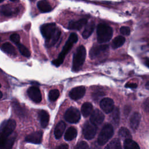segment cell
I'll return each instance as SVG.
<instances>
[{
    "label": "cell",
    "instance_id": "26",
    "mask_svg": "<svg viewBox=\"0 0 149 149\" xmlns=\"http://www.w3.org/2000/svg\"><path fill=\"white\" fill-rule=\"evenodd\" d=\"M104 149H122L120 140L118 139H113L107 145Z\"/></svg>",
    "mask_w": 149,
    "mask_h": 149
},
{
    "label": "cell",
    "instance_id": "17",
    "mask_svg": "<svg viewBox=\"0 0 149 149\" xmlns=\"http://www.w3.org/2000/svg\"><path fill=\"white\" fill-rule=\"evenodd\" d=\"M38 115L41 126L44 128L46 127L48 125L49 120V116L48 113L45 110H40L38 112Z\"/></svg>",
    "mask_w": 149,
    "mask_h": 149
},
{
    "label": "cell",
    "instance_id": "9",
    "mask_svg": "<svg viewBox=\"0 0 149 149\" xmlns=\"http://www.w3.org/2000/svg\"><path fill=\"white\" fill-rule=\"evenodd\" d=\"M27 94L29 98L34 102L39 103L42 100V96L40 89L36 86H31L27 90Z\"/></svg>",
    "mask_w": 149,
    "mask_h": 149
},
{
    "label": "cell",
    "instance_id": "23",
    "mask_svg": "<svg viewBox=\"0 0 149 149\" xmlns=\"http://www.w3.org/2000/svg\"><path fill=\"white\" fill-rule=\"evenodd\" d=\"M125 42V38L122 36H119L115 37L112 42V47L113 49L118 48L121 47Z\"/></svg>",
    "mask_w": 149,
    "mask_h": 149
},
{
    "label": "cell",
    "instance_id": "4",
    "mask_svg": "<svg viewBox=\"0 0 149 149\" xmlns=\"http://www.w3.org/2000/svg\"><path fill=\"white\" fill-rule=\"evenodd\" d=\"M86 56V50L83 45L79 47L73 55L72 63V70L77 72L83 66Z\"/></svg>",
    "mask_w": 149,
    "mask_h": 149
},
{
    "label": "cell",
    "instance_id": "24",
    "mask_svg": "<svg viewBox=\"0 0 149 149\" xmlns=\"http://www.w3.org/2000/svg\"><path fill=\"white\" fill-rule=\"evenodd\" d=\"M2 49L6 53L10 55H16V50L15 47L9 42H5L2 45Z\"/></svg>",
    "mask_w": 149,
    "mask_h": 149
},
{
    "label": "cell",
    "instance_id": "41",
    "mask_svg": "<svg viewBox=\"0 0 149 149\" xmlns=\"http://www.w3.org/2000/svg\"><path fill=\"white\" fill-rule=\"evenodd\" d=\"M146 88H147V89H148V82H147V84H146Z\"/></svg>",
    "mask_w": 149,
    "mask_h": 149
},
{
    "label": "cell",
    "instance_id": "28",
    "mask_svg": "<svg viewBox=\"0 0 149 149\" xmlns=\"http://www.w3.org/2000/svg\"><path fill=\"white\" fill-rule=\"evenodd\" d=\"M12 8L8 5H3L0 8V12L6 16H9L12 15Z\"/></svg>",
    "mask_w": 149,
    "mask_h": 149
},
{
    "label": "cell",
    "instance_id": "11",
    "mask_svg": "<svg viewBox=\"0 0 149 149\" xmlns=\"http://www.w3.org/2000/svg\"><path fill=\"white\" fill-rule=\"evenodd\" d=\"M101 109L107 113H110L114 108L113 101L110 98H104L100 103Z\"/></svg>",
    "mask_w": 149,
    "mask_h": 149
},
{
    "label": "cell",
    "instance_id": "8",
    "mask_svg": "<svg viewBox=\"0 0 149 149\" xmlns=\"http://www.w3.org/2000/svg\"><path fill=\"white\" fill-rule=\"evenodd\" d=\"M97 126L90 122H86L83 126V134L85 139L87 140L92 139L95 135Z\"/></svg>",
    "mask_w": 149,
    "mask_h": 149
},
{
    "label": "cell",
    "instance_id": "36",
    "mask_svg": "<svg viewBox=\"0 0 149 149\" xmlns=\"http://www.w3.org/2000/svg\"><path fill=\"white\" fill-rule=\"evenodd\" d=\"M137 84H136L134 83H127L125 85L126 87H129V88H135L137 87Z\"/></svg>",
    "mask_w": 149,
    "mask_h": 149
},
{
    "label": "cell",
    "instance_id": "37",
    "mask_svg": "<svg viewBox=\"0 0 149 149\" xmlns=\"http://www.w3.org/2000/svg\"><path fill=\"white\" fill-rule=\"evenodd\" d=\"M90 149H101V147L100 146L98 145L97 143H94L91 145Z\"/></svg>",
    "mask_w": 149,
    "mask_h": 149
},
{
    "label": "cell",
    "instance_id": "5",
    "mask_svg": "<svg viewBox=\"0 0 149 149\" xmlns=\"http://www.w3.org/2000/svg\"><path fill=\"white\" fill-rule=\"evenodd\" d=\"M97 41L100 43L109 41L113 35L112 29L104 24H99L97 28Z\"/></svg>",
    "mask_w": 149,
    "mask_h": 149
},
{
    "label": "cell",
    "instance_id": "2",
    "mask_svg": "<svg viewBox=\"0 0 149 149\" xmlns=\"http://www.w3.org/2000/svg\"><path fill=\"white\" fill-rule=\"evenodd\" d=\"M16 123L13 119L3 122L0 127V148L4 149L8 139L12 135L15 129Z\"/></svg>",
    "mask_w": 149,
    "mask_h": 149
},
{
    "label": "cell",
    "instance_id": "34",
    "mask_svg": "<svg viewBox=\"0 0 149 149\" xmlns=\"http://www.w3.org/2000/svg\"><path fill=\"white\" fill-rule=\"evenodd\" d=\"M120 33L125 36H129L130 33V29L126 26H122L120 29Z\"/></svg>",
    "mask_w": 149,
    "mask_h": 149
},
{
    "label": "cell",
    "instance_id": "35",
    "mask_svg": "<svg viewBox=\"0 0 149 149\" xmlns=\"http://www.w3.org/2000/svg\"><path fill=\"white\" fill-rule=\"evenodd\" d=\"M105 94L104 93L103 91H100V90H97L96 91L94 92L93 93V98L94 99H98L101 96H103Z\"/></svg>",
    "mask_w": 149,
    "mask_h": 149
},
{
    "label": "cell",
    "instance_id": "29",
    "mask_svg": "<svg viewBox=\"0 0 149 149\" xmlns=\"http://www.w3.org/2000/svg\"><path fill=\"white\" fill-rule=\"evenodd\" d=\"M112 117L114 123L116 125H118L120 120V111L118 107L113 108V109L112 110Z\"/></svg>",
    "mask_w": 149,
    "mask_h": 149
},
{
    "label": "cell",
    "instance_id": "1",
    "mask_svg": "<svg viewBox=\"0 0 149 149\" xmlns=\"http://www.w3.org/2000/svg\"><path fill=\"white\" fill-rule=\"evenodd\" d=\"M40 31L45 39V44L48 47L54 45L58 41L61 34V30L54 23L42 24L40 27Z\"/></svg>",
    "mask_w": 149,
    "mask_h": 149
},
{
    "label": "cell",
    "instance_id": "15",
    "mask_svg": "<svg viewBox=\"0 0 149 149\" xmlns=\"http://www.w3.org/2000/svg\"><path fill=\"white\" fill-rule=\"evenodd\" d=\"M87 23L86 19H81L76 21H71L69 22L68 28L70 30H80Z\"/></svg>",
    "mask_w": 149,
    "mask_h": 149
},
{
    "label": "cell",
    "instance_id": "33",
    "mask_svg": "<svg viewBox=\"0 0 149 149\" xmlns=\"http://www.w3.org/2000/svg\"><path fill=\"white\" fill-rule=\"evenodd\" d=\"M74 149H89V147L86 142L82 141L79 142Z\"/></svg>",
    "mask_w": 149,
    "mask_h": 149
},
{
    "label": "cell",
    "instance_id": "19",
    "mask_svg": "<svg viewBox=\"0 0 149 149\" xmlns=\"http://www.w3.org/2000/svg\"><path fill=\"white\" fill-rule=\"evenodd\" d=\"M37 8L41 12L47 13L51 11L52 7L50 3L47 1H40L37 4Z\"/></svg>",
    "mask_w": 149,
    "mask_h": 149
},
{
    "label": "cell",
    "instance_id": "10",
    "mask_svg": "<svg viewBox=\"0 0 149 149\" xmlns=\"http://www.w3.org/2000/svg\"><path fill=\"white\" fill-rule=\"evenodd\" d=\"M86 88L84 86H78L73 88L69 92V97L73 100L81 98L85 94Z\"/></svg>",
    "mask_w": 149,
    "mask_h": 149
},
{
    "label": "cell",
    "instance_id": "30",
    "mask_svg": "<svg viewBox=\"0 0 149 149\" xmlns=\"http://www.w3.org/2000/svg\"><path fill=\"white\" fill-rule=\"evenodd\" d=\"M59 96V91L56 89L51 90L48 94V98L51 101H56Z\"/></svg>",
    "mask_w": 149,
    "mask_h": 149
},
{
    "label": "cell",
    "instance_id": "20",
    "mask_svg": "<svg viewBox=\"0 0 149 149\" xmlns=\"http://www.w3.org/2000/svg\"><path fill=\"white\" fill-rule=\"evenodd\" d=\"M93 107L92 104L90 102H86L82 105L81 108V112L83 116L87 117L91 114L93 112Z\"/></svg>",
    "mask_w": 149,
    "mask_h": 149
},
{
    "label": "cell",
    "instance_id": "22",
    "mask_svg": "<svg viewBox=\"0 0 149 149\" xmlns=\"http://www.w3.org/2000/svg\"><path fill=\"white\" fill-rule=\"evenodd\" d=\"M95 24L94 23L91 22L87 24V25L86 26L83 33H82V36L84 38L86 39L88 37H89L91 34H92L94 29Z\"/></svg>",
    "mask_w": 149,
    "mask_h": 149
},
{
    "label": "cell",
    "instance_id": "42",
    "mask_svg": "<svg viewBox=\"0 0 149 149\" xmlns=\"http://www.w3.org/2000/svg\"><path fill=\"white\" fill-rule=\"evenodd\" d=\"M2 97V92L0 91V98H1Z\"/></svg>",
    "mask_w": 149,
    "mask_h": 149
},
{
    "label": "cell",
    "instance_id": "31",
    "mask_svg": "<svg viewBox=\"0 0 149 149\" xmlns=\"http://www.w3.org/2000/svg\"><path fill=\"white\" fill-rule=\"evenodd\" d=\"M17 47L20 54L26 57H29L30 56V52L24 45H23V44H19L17 45Z\"/></svg>",
    "mask_w": 149,
    "mask_h": 149
},
{
    "label": "cell",
    "instance_id": "40",
    "mask_svg": "<svg viewBox=\"0 0 149 149\" xmlns=\"http://www.w3.org/2000/svg\"><path fill=\"white\" fill-rule=\"evenodd\" d=\"M146 66L148 67V59L146 58Z\"/></svg>",
    "mask_w": 149,
    "mask_h": 149
},
{
    "label": "cell",
    "instance_id": "39",
    "mask_svg": "<svg viewBox=\"0 0 149 149\" xmlns=\"http://www.w3.org/2000/svg\"><path fill=\"white\" fill-rule=\"evenodd\" d=\"M56 149H68V145L66 144H62L58 146Z\"/></svg>",
    "mask_w": 149,
    "mask_h": 149
},
{
    "label": "cell",
    "instance_id": "7",
    "mask_svg": "<svg viewBox=\"0 0 149 149\" xmlns=\"http://www.w3.org/2000/svg\"><path fill=\"white\" fill-rule=\"evenodd\" d=\"M64 118L69 123H76L78 122L80 119V112L74 107H70L65 112Z\"/></svg>",
    "mask_w": 149,
    "mask_h": 149
},
{
    "label": "cell",
    "instance_id": "13",
    "mask_svg": "<svg viewBox=\"0 0 149 149\" xmlns=\"http://www.w3.org/2000/svg\"><path fill=\"white\" fill-rule=\"evenodd\" d=\"M42 134H43L42 132L40 130L33 132L27 135L25 138V140L29 143H32L34 144H40L42 141Z\"/></svg>",
    "mask_w": 149,
    "mask_h": 149
},
{
    "label": "cell",
    "instance_id": "16",
    "mask_svg": "<svg viewBox=\"0 0 149 149\" xmlns=\"http://www.w3.org/2000/svg\"><path fill=\"white\" fill-rule=\"evenodd\" d=\"M141 116L138 112H134L130 118V126L132 130H136L139 125Z\"/></svg>",
    "mask_w": 149,
    "mask_h": 149
},
{
    "label": "cell",
    "instance_id": "38",
    "mask_svg": "<svg viewBox=\"0 0 149 149\" xmlns=\"http://www.w3.org/2000/svg\"><path fill=\"white\" fill-rule=\"evenodd\" d=\"M144 109H146V111L147 112H148V98H147L146 100L144 101Z\"/></svg>",
    "mask_w": 149,
    "mask_h": 149
},
{
    "label": "cell",
    "instance_id": "21",
    "mask_svg": "<svg viewBox=\"0 0 149 149\" xmlns=\"http://www.w3.org/2000/svg\"><path fill=\"white\" fill-rule=\"evenodd\" d=\"M77 136V130L73 127H70L66 131L64 138L67 141H70L74 139Z\"/></svg>",
    "mask_w": 149,
    "mask_h": 149
},
{
    "label": "cell",
    "instance_id": "32",
    "mask_svg": "<svg viewBox=\"0 0 149 149\" xmlns=\"http://www.w3.org/2000/svg\"><path fill=\"white\" fill-rule=\"evenodd\" d=\"M10 40L14 42L15 44H16L17 45L18 44H20V36L17 34H13L10 36Z\"/></svg>",
    "mask_w": 149,
    "mask_h": 149
},
{
    "label": "cell",
    "instance_id": "12",
    "mask_svg": "<svg viewBox=\"0 0 149 149\" xmlns=\"http://www.w3.org/2000/svg\"><path fill=\"white\" fill-rule=\"evenodd\" d=\"M104 119V115L102 112H101L99 109H96L93 111V112H92L90 118V122L97 126L102 123Z\"/></svg>",
    "mask_w": 149,
    "mask_h": 149
},
{
    "label": "cell",
    "instance_id": "3",
    "mask_svg": "<svg viewBox=\"0 0 149 149\" xmlns=\"http://www.w3.org/2000/svg\"><path fill=\"white\" fill-rule=\"evenodd\" d=\"M78 40V37L76 34L72 33L69 36L68 40L66 41L65 45L63 47L62 52L59 54L58 57L53 60L52 63L55 66H59L63 62L65 57L66 55L69 52V51L71 49L74 44H75Z\"/></svg>",
    "mask_w": 149,
    "mask_h": 149
},
{
    "label": "cell",
    "instance_id": "44",
    "mask_svg": "<svg viewBox=\"0 0 149 149\" xmlns=\"http://www.w3.org/2000/svg\"><path fill=\"white\" fill-rule=\"evenodd\" d=\"M1 87V84H0V87Z\"/></svg>",
    "mask_w": 149,
    "mask_h": 149
},
{
    "label": "cell",
    "instance_id": "18",
    "mask_svg": "<svg viewBox=\"0 0 149 149\" xmlns=\"http://www.w3.org/2000/svg\"><path fill=\"white\" fill-rule=\"evenodd\" d=\"M65 128L66 124L64 122L60 121L57 123L54 131V134L56 139H58L61 137L65 130Z\"/></svg>",
    "mask_w": 149,
    "mask_h": 149
},
{
    "label": "cell",
    "instance_id": "25",
    "mask_svg": "<svg viewBox=\"0 0 149 149\" xmlns=\"http://www.w3.org/2000/svg\"><path fill=\"white\" fill-rule=\"evenodd\" d=\"M125 149H140L138 144L132 139H126L124 141Z\"/></svg>",
    "mask_w": 149,
    "mask_h": 149
},
{
    "label": "cell",
    "instance_id": "27",
    "mask_svg": "<svg viewBox=\"0 0 149 149\" xmlns=\"http://www.w3.org/2000/svg\"><path fill=\"white\" fill-rule=\"evenodd\" d=\"M118 134L120 137L124 138L125 139V140L131 139V137H132V136L129 130L125 127H121L118 132Z\"/></svg>",
    "mask_w": 149,
    "mask_h": 149
},
{
    "label": "cell",
    "instance_id": "6",
    "mask_svg": "<svg viewBox=\"0 0 149 149\" xmlns=\"http://www.w3.org/2000/svg\"><path fill=\"white\" fill-rule=\"evenodd\" d=\"M113 134V128L112 126L109 123L105 124L102 127L99 134V136L97 139L98 144L100 145V146L105 144L112 137Z\"/></svg>",
    "mask_w": 149,
    "mask_h": 149
},
{
    "label": "cell",
    "instance_id": "43",
    "mask_svg": "<svg viewBox=\"0 0 149 149\" xmlns=\"http://www.w3.org/2000/svg\"><path fill=\"white\" fill-rule=\"evenodd\" d=\"M2 2V1H0V2Z\"/></svg>",
    "mask_w": 149,
    "mask_h": 149
},
{
    "label": "cell",
    "instance_id": "14",
    "mask_svg": "<svg viewBox=\"0 0 149 149\" xmlns=\"http://www.w3.org/2000/svg\"><path fill=\"white\" fill-rule=\"evenodd\" d=\"M108 49V45H101L97 47H93L91 48L89 52V56L91 59H94L98 57L101 53Z\"/></svg>",
    "mask_w": 149,
    "mask_h": 149
}]
</instances>
